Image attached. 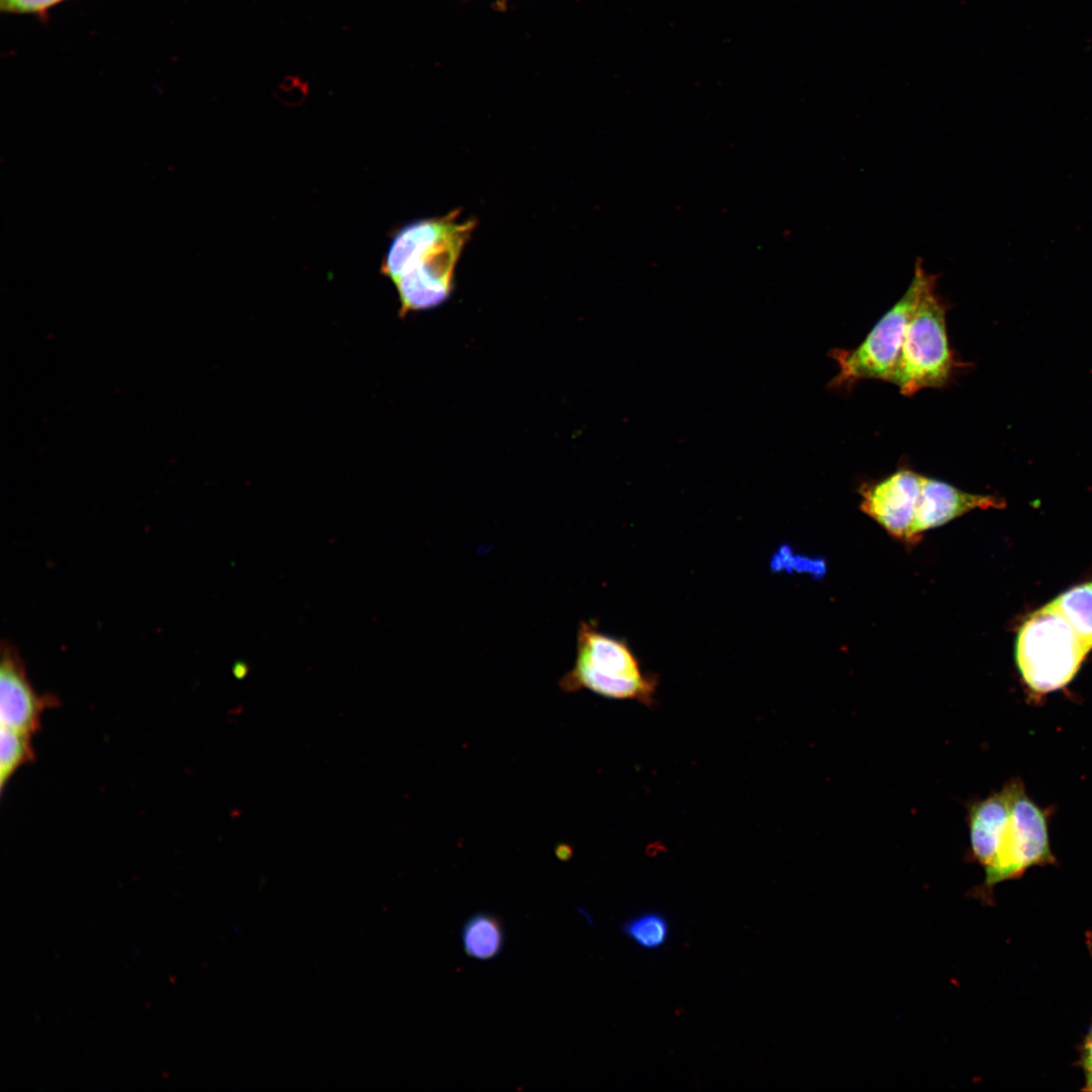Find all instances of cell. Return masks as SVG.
<instances>
[{
  "mask_svg": "<svg viewBox=\"0 0 1092 1092\" xmlns=\"http://www.w3.org/2000/svg\"><path fill=\"white\" fill-rule=\"evenodd\" d=\"M621 931L637 946L654 950L666 944L670 936V925L662 913L645 911L625 920Z\"/></svg>",
  "mask_w": 1092,
  "mask_h": 1092,
  "instance_id": "5bb4252c",
  "label": "cell"
},
{
  "mask_svg": "<svg viewBox=\"0 0 1092 1092\" xmlns=\"http://www.w3.org/2000/svg\"><path fill=\"white\" fill-rule=\"evenodd\" d=\"M937 276L925 287L908 323L890 382L905 396L945 386L959 362L949 346L946 303L936 293Z\"/></svg>",
  "mask_w": 1092,
  "mask_h": 1092,
  "instance_id": "277c9868",
  "label": "cell"
},
{
  "mask_svg": "<svg viewBox=\"0 0 1092 1092\" xmlns=\"http://www.w3.org/2000/svg\"><path fill=\"white\" fill-rule=\"evenodd\" d=\"M1051 811L1039 807L1017 780L1012 808L1001 835L996 854L985 868V880L978 890L987 894L997 884L1022 875L1034 866L1055 861L1049 838Z\"/></svg>",
  "mask_w": 1092,
  "mask_h": 1092,
  "instance_id": "8992f818",
  "label": "cell"
},
{
  "mask_svg": "<svg viewBox=\"0 0 1092 1092\" xmlns=\"http://www.w3.org/2000/svg\"><path fill=\"white\" fill-rule=\"evenodd\" d=\"M461 941L464 952L478 961L496 958L505 945L503 923L494 914L477 912L463 924Z\"/></svg>",
  "mask_w": 1092,
  "mask_h": 1092,
  "instance_id": "8fae6325",
  "label": "cell"
},
{
  "mask_svg": "<svg viewBox=\"0 0 1092 1092\" xmlns=\"http://www.w3.org/2000/svg\"><path fill=\"white\" fill-rule=\"evenodd\" d=\"M1003 507L1004 500L997 496L966 492L947 482L922 475L911 528L912 542H918L921 533L973 510Z\"/></svg>",
  "mask_w": 1092,
  "mask_h": 1092,
  "instance_id": "9c48e42d",
  "label": "cell"
},
{
  "mask_svg": "<svg viewBox=\"0 0 1092 1092\" xmlns=\"http://www.w3.org/2000/svg\"><path fill=\"white\" fill-rule=\"evenodd\" d=\"M573 665L558 680L564 694L588 691L610 700L655 704L658 679L641 669L627 641L603 633L594 621L582 620L576 632Z\"/></svg>",
  "mask_w": 1092,
  "mask_h": 1092,
  "instance_id": "7a4b0ae2",
  "label": "cell"
},
{
  "mask_svg": "<svg viewBox=\"0 0 1092 1092\" xmlns=\"http://www.w3.org/2000/svg\"><path fill=\"white\" fill-rule=\"evenodd\" d=\"M1017 780H1009L999 791L970 803L967 808L970 857L984 869L996 854L1011 813Z\"/></svg>",
  "mask_w": 1092,
  "mask_h": 1092,
  "instance_id": "30bf717a",
  "label": "cell"
},
{
  "mask_svg": "<svg viewBox=\"0 0 1092 1092\" xmlns=\"http://www.w3.org/2000/svg\"><path fill=\"white\" fill-rule=\"evenodd\" d=\"M935 277L926 272L918 259L906 291L876 323L864 340L854 349L830 351L829 355L838 367L829 383L831 388H850L856 382L869 379L890 382L908 323L925 287Z\"/></svg>",
  "mask_w": 1092,
  "mask_h": 1092,
  "instance_id": "5b68a950",
  "label": "cell"
},
{
  "mask_svg": "<svg viewBox=\"0 0 1092 1092\" xmlns=\"http://www.w3.org/2000/svg\"><path fill=\"white\" fill-rule=\"evenodd\" d=\"M1086 1089L1087 1090H1092V1082L1089 1083V1084H1086Z\"/></svg>",
  "mask_w": 1092,
  "mask_h": 1092,
  "instance_id": "d6986e66",
  "label": "cell"
},
{
  "mask_svg": "<svg viewBox=\"0 0 1092 1092\" xmlns=\"http://www.w3.org/2000/svg\"><path fill=\"white\" fill-rule=\"evenodd\" d=\"M922 475L898 469L882 480L860 489V510L892 537L913 544L911 528Z\"/></svg>",
  "mask_w": 1092,
  "mask_h": 1092,
  "instance_id": "ba28073f",
  "label": "cell"
},
{
  "mask_svg": "<svg viewBox=\"0 0 1092 1092\" xmlns=\"http://www.w3.org/2000/svg\"><path fill=\"white\" fill-rule=\"evenodd\" d=\"M65 0H0L2 11L42 15Z\"/></svg>",
  "mask_w": 1092,
  "mask_h": 1092,
  "instance_id": "9a60e30c",
  "label": "cell"
},
{
  "mask_svg": "<svg viewBox=\"0 0 1092 1092\" xmlns=\"http://www.w3.org/2000/svg\"><path fill=\"white\" fill-rule=\"evenodd\" d=\"M59 705L56 695H39L35 692L18 649L11 641L3 640L0 662L1 725L33 735L41 728L43 712Z\"/></svg>",
  "mask_w": 1092,
  "mask_h": 1092,
  "instance_id": "52a82bcc",
  "label": "cell"
},
{
  "mask_svg": "<svg viewBox=\"0 0 1092 1092\" xmlns=\"http://www.w3.org/2000/svg\"><path fill=\"white\" fill-rule=\"evenodd\" d=\"M1051 604L1065 617L1084 646L1092 649V580L1077 584Z\"/></svg>",
  "mask_w": 1092,
  "mask_h": 1092,
  "instance_id": "7c38bea8",
  "label": "cell"
},
{
  "mask_svg": "<svg viewBox=\"0 0 1092 1092\" xmlns=\"http://www.w3.org/2000/svg\"><path fill=\"white\" fill-rule=\"evenodd\" d=\"M508 0H494V6L498 10H506Z\"/></svg>",
  "mask_w": 1092,
  "mask_h": 1092,
  "instance_id": "ac0fdd59",
  "label": "cell"
},
{
  "mask_svg": "<svg viewBox=\"0 0 1092 1092\" xmlns=\"http://www.w3.org/2000/svg\"><path fill=\"white\" fill-rule=\"evenodd\" d=\"M459 214L416 220L391 240L381 273L396 287L400 316L435 308L451 296L457 262L476 228L475 219L461 221Z\"/></svg>",
  "mask_w": 1092,
  "mask_h": 1092,
  "instance_id": "6da1fadb",
  "label": "cell"
},
{
  "mask_svg": "<svg viewBox=\"0 0 1092 1092\" xmlns=\"http://www.w3.org/2000/svg\"><path fill=\"white\" fill-rule=\"evenodd\" d=\"M33 735L4 725L0 726V789L1 793L15 771L35 759Z\"/></svg>",
  "mask_w": 1092,
  "mask_h": 1092,
  "instance_id": "4fadbf2b",
  "label": "cell"
},
{
  "mask_svg": "<svg viewBox=\"0 0 1092 1092\" xmlns=\"http://www.w3.org/2000/svg\"><path fill=\"white\" fill-rule=\"evenodd\" d=\"M1088 653L1074 629L1051 603L1023 622L1015 643L1018 671L1035 698L1065 688Z\"/></svg>",
  "mask_w": 1092,
  "mask_h": 1092,
  "instance_id": "3957f363",
  "label": "cell"
},
{
  "mask_svg": "<svg viewBox=\"0 0 1092 1092\" xmlns=\"http://www.w3.org/2000/svg\"><path fill=\"white\" fill-rule=\"evenodd\" d=\"M247 672H248V666L244 662H239L234 667L235 675L240 677V678L244 677L247 674Z\"/></svg>",
  "mask_w": 1092,
  "mask_h": 1092,
  "instance_id": "e0dca14e",
  "label": "cell"
},
{
  "mask_svg": "<svg viewBox=\"0 0 1092 1092\" xmlns=\"http://www.w3.org/2000/svg\"><path fill=\"white\" fill-rule=\"evenodd\" d=\"M1083 1064L1086 1072V1084L1092 1082V1028L1085 1041Z\"/></svg>",
  "mask_w": 1092,
  "mask_h": 1092,
  "instance_id": "2e32d148",
  "label": "cell"
}]
</instances>
